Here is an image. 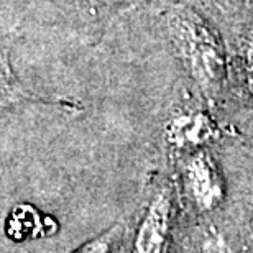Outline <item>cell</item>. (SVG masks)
Returning a JSON list of instances; mask_svg holds the SVG:
<instances>
[{
    "instance_id": "6da1fadb",
    "label": "cell",
    "mask_w": 253,
    "mask_h": 253,
    "mask_svg": "<svg viewBox=\"0 0 253 253\" xmlns=\"http://www.w3.org/2000/svg\"><path fill=\"white\" fill-rule=\"evenodd\" d=\"M169 27L192 78L207 90L219 87L225 79V56L212 30L191 10H176Z\"/></svg>"
},
{
    "instance_id": "7a4b0ae2",
    "label": "cell",
    "mask_w": 253,
    "mask_h": 253,
    "mask_svg": "<svg viewBox=\"0 0 253 253\" xmlns=\"http://www.w3.org/2000/svg\"><path fill=\"white\" fill-rule=\"evenodd\" d=\"M186 191L197 209L211 211L220 204L224 186L215 163L207 153H196L184 169Z\"/></svg>"
},
{
    "instance_id": "3957f363",
    "label": "cell",
    "mask_w": 253,
    "mask_h": 253,
    "mask_svg": "<svg viewBox=\"0 0 253 253\" xmlns=\"http://www.w3.org/2000/svg\"><path fill=\"white\" fill-rule=\"evenodd\" d=\"M171 201L166 192H158L141 219L133 242V253H163L169 230Z\"/></svg>"
},
{
    "instance_id": "277c9868",
    "label": "cell",
    "mask_w": 253,
    "mask_h": 253,
    "mask_svg": "<svg viewBox=\"0 0 253 253\" xmlns=\"http://www.w3.org/2000/svg\"><path fill=\"white\" fill-rule=\"evenodd\" d=\"M219 136V126L201 110H186L171 117L166 140L176 148H197Z\"/></svg>"
},
{
    "instance_id": "5b68a950",
    "label": "cell",
    "mask_w": 253,
    "mask_h": 253,
    "mask_svg": "<svg viewBox=\"0 0 253 253\" xmlns=\"http://www.w3.org/2000/svg\"><path fill=\"white\" fill-rule=\"evenodd\" d=\"M25 92L18 87L12 71H10L3 54L0 53V102H12V100L23 99Z\"/></svg>"
},
{
    "instance_id": "8992f818",
    "label": "cell",
    "mask_w": 253,
    "mask_h": 253,
    "mask_svg": "<svg viewBox=\"0 0 253 253\" xmlns=\"http://www.w3.org/2000/svg\"><path fill=\"white\" fill-rule=\"evenodd\" d=\"M199 253H235L227 239L215 227L207 229L199 242Z\"/></svg>"
},
{
    "instance_id": "52a82bcc",
    "label": "cell",
    "mask_w": 253,
    "mask_h": 253,
    "mask_svg": "<svg viewBox=\"0 0 253 253\" xmlns=\"http://www.w3.org/2000/svg\"><path fill=\"white\" fill-rule=\"evenodd\" d=\"M120 230V227H114V229L107 230L105 234L95 237L87 244H84L83 247H79L78 250H74L73 253H109L110 249L114 245V240L117 237Z\"/></svg>"
},
{
    "instance_id": "ba28073f",
    "label": "cell",
    "mask_w": 253,
    "mask_h": 253,
    "mask_svg": "<svg viewBox=\"0 0 253 253\" xmlns=\"http://www.w3.org/2000/svg\"><path fill=\"white\" fill-rule=\"evenodd\" d=\"M250 76H252V85H253V58H252V63H250Z\"/></svg>"
},
{
    "instance_id": "9c48e42d",
    "label": "cell",
    "mask_w": 253,
    "mask_h": 253,
    "mask_svg": "<svg viewBox=\"0 0 253 253\" xmlns=\"http://www.w3.org/2000/svg\"><path fill=\"white\" fill-rule=\"evenodd\" d=\"M250 230H252V234H253V212H252V217H250Z\"/></svg>"
}]
</instances>
